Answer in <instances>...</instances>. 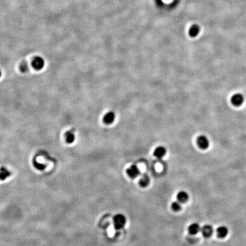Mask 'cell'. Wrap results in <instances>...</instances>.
<instances>
[{
  "label": "cell",
  "instance_id": "6",
  "mask_svg": "<svg viewBox=\"0 0 246 246\" xmlns=\"http://www.w3.org/2000/svg\"><path fill=\"white\" fill-rule=\"evenodd\" d=\"M202 234L205 238H209L212 236L213 232V229L212 226L206 225L203 226L201 229Z\"/></svg>",
  "mask_w": 246,
  "mask_h": 246
},
{
  "label": "cell",
  "instance_id": "14",
  "mask_svg": "<svg viewBox=\"0 0 246 246\" xmlns=\"http://www.w3.org/2000/svg\"><path fill=\"white\" fill-rule=\"evenodd\" d=\"M75 136L74 133L72 132H68L66 134V142L68 144H71L74 143L75 140Z\"/></svg>",
  "mask_w": 246,
  "mask_h": 246
},
{
  "label": "cell",
  "instance_id": "12",
  "mask_svg": "<svg viewBox=\"0 0 246 246\" xmlns=\"http://www.w3.org/2000/svg\"><path fill=\"white\" fill-rule=\"evenodd\" d=\"M11 173L10 171L7 169L6 167H2L0 168V180H5L7 178L10 177Z\"/></svg>",
  "mask_w": 246,
  "mask_h": 246
},
{
  "label": "cell",
  "instance_id": "1",
  "mask_svg": "<svg viewBox=\"0 0 246 246\" xmlns=\"http://www.w3.org/2000/svg\"><path fill=\"white\" fill-rule=\"evenodd\" d=\"M114 227L116 230L123 229L126 224V218L121 214H117L113 216V218Z\"/></svg>",
  "mask_w": 246,
  "mask_h": 246
},
{
  "label": "cell",
  "instance_id": "4",
  "mask_svg": "<svg viewBox=\"0 0 246 246\" xmlns=\"http://www.w3.org/2000/svg\"><path fill=\"white\" fill-rule=\"evenodd\" d=\"M32 66L36 70H41L44 66V61L40 57H37L32 62Z\"/></svg>",
  "mask_w": 246,
  "mask_h": 246
},
{
  "label": "cell",
  "instance_id": "17",
  "mask_svg": "<svg viewBox=\"0 0 246 246\" xmlns=\"http://www.w3.org/2000/svg\"><path fill=\"white\" fill-rule=\"evenodd\" d=\"M20 68H21V70H22V71L25 72L27 71V68H28V67H27V66L26 65L23 64V65H22V66H21Z\"/></svg>",
  "mask_w": 246,
  "mask_h": 246
},
{
  "label": "cell",
  "instance_id": "2",
  "mask_svg": "<svg viewBox=\"0 0 246 246\" xmlns=\"http://www.w3.org/2000/svg\"><path fill=\"white\" fill-rule=\"evenodd\" d=\"M197 143L198 147L203 150L207 149L209 147V141L208 139L203 135L198 137L197 139Z\"/></svg>",
  "mask_w": 246,
  "mask_h": 246
},
{
  "label": "cell",
  "instance_id": "5",
  "mask_svg": "<svg viewBox=\"0 0 246 246\" xmlns=\"http://www.w3.org/2000/svg\"><path fill=\"white\" fill-rule=\"evenodd\" d=\"M231 102L234 106L239 107L244 102V97L240 93H235L231 97Z\"/></svg>",
  "mask_w": 246,
  "mask_h": 246
},
{
  "label": "cell",
  "instance_id": "3",
  "mask_svg": "<svg viewBox=\"0 0 246 246\" xmlns=\"http://www.w3.org/2000/svg\"><path fill=\"white\" fill-rule=\"evenodd\" d=\"M126 174L131 178H135L140 174L139 169L135 165H131L126 169Z\"/></svg>",
  "mask_w": 246,
  "mask_h": 246
},
{
  "label": "cell",
  "instance_id": "18",
  "mask_svg": "<svg viewBox=\"0 0 246 246\" xmlns=\"http://www.w3.org/2000/svg\"><path fill=\"white\" fill-rule=\"evenodd\" d=\"M163 1L166 3H169V2H171L172 0H163Z\"/></svg>",
  "mask_w": 246,
  "mask_h": 246
},
{
  "label": "cell",
  "instance_id": "13",
  "mask_svg": "<svg viewBox=\"0 0 246 246\" xmlns=\"http://www.w3.org/2000/svg\"><path fill=\"white\" fill-rule=\"evenodd\" d=\"M149 182H150L149 177L147 175H144L143 176H142V177L140 178L139 183L141 187L145 188L149 184Z\"/></svg>",
  "mask_w": 246,
  "mask_h": 246
},
{
  "label": "cell",
  "instance_id": "11",
  "mask_svg": "<svg viewBox=\"0 0 246 246\" xmlns=\"http://www.w3.org/2000/svg\"><path fill=\"white\" fill-rule=\"evenodd\" d=\"M177 199L178 202L180 203H184L189 199V195L186 192L184 191H180L177 194Z\"/></svg>",
  "mask_w": 246,
  "mask_h": 246
},
{
  "label": "cell",
  "instance_id": "19",
  "mask_svg": "<svg viewBox=\"0 0 246 246\" xmlns=\"http://www.w3.org/2000/svg\"><path fill=\"white\" fill-rule=\"evenodd\" d=\"M1 74H1V70H0V77L1 76Z\"/></svg>",
  "mask_w": 246,
  "mask_h": 246
},
{
  "label": "cell",
  "instance_id": "8",
  "mask_svg": "<svg viewBox=\"0 0 246 246\" xmlns=\"http://www.w3.org/2000/svg\"><path fill=\"white\" fill-rule=\"evenodd\" d=\"M115 114L112 111L107 113L103 117V121L106 124H111L115 121Z\"/></svg>",
  "mask_w": 246,
  "mask_h": 246
},
{
  "label": "cell",
  "instance_id": "9",
  "mask_svg": "<svg viewBox=\"0 0 246 246\" xmlns=\"http://www.w3.org/2000/svg\"><path fill=\"white\" fill-rule=\"evenodd\" d=\"M201 228L198 223H194L189 226V227H188V231L191 235H195L201 231Z\"/></svg>",
  "mask_w": 246,
  "mask_h": 246
},
{
  "label": "cell",
  "instance_id": "7",
  "mask_svg": "<svg viewBox=\"0 0 246 246\" xmlns=\"http://www.w3.org/2000/svg\"><path fill=\"white\" fill-rule=\"evenodd\" d=\"M166 153V150L164 147H158L155 149L154 151L153 155L155 157L160 159L165 156Z\"/></svg>",
  "mask_w": 246,
  "mask_h": 246
},
{
  "label": "cell",
  "instance_id": "15",
  "mask_svg": "<svg viewBox=\"0 0 246 246\" xmlns=\"http://www.w3.org/2000/svg\"><path fill=\"white\" fill-rule=\"evenodd\" d=\"M171 207L174 212H177L180 211L181 209V205L180 204V202L178 201L173 202L171 205Z\"/></svg>",
  "mask_w": 246,
  "mask_h": 246
},
{
  "label": "cell",
  "instance_id": "10",
  "mask_svg": "<svg viewBox=\"0 0 246 246\" xmlns=\"http://www.w3.org/2000/svg\"><path fill=\"white\" fill-rule=\"evenodd\" d=\"M217 235L220 238H224L229 233V230L225 226H220L216 230Z\"/></svg>",
  "mask_w": 246,
  "mask_h": 246
},
{
  "label": "cell",
  "instance_id": "16",
  "mask_svg": "<svg viewBox=\"0 0 246 246\" xmlns=\"http://www.w3.org/2000/svg\"><path fill=\"white\" fill-rule=\"evenodd\" d=\"M198 32H199L198 27H197V26H195V27L192 28L191 30L190 31V34H191V36L194 37V36H196L198 34Z\"/></svg>",
  "mask_w": 246,
  "mask_h": 246
}]
</instances>
